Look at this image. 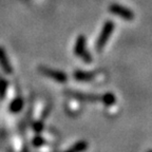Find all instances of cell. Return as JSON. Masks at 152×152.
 <instances>
[{
  "label": "cell",
  "mask_w": 152,
  "mask_h": 152,
  "mask_svg": "<svg viewBox=\"0 0 152 152\" xmlns=\"http://www.w3.org/2000/svg\"><path fill=\"white\" fill-rule=\"evenodd\" d=\"M71 96L77 98L79 100H85V102H100V96L97 95H86V94H81V93H70Z\"/></svg>",
  "instance_id": "5b68a950"
},
{
  "label": "cell",
  "mask_w": 152,
  "mask_h": 152,
  "mask_svg": "<svg viewBox=\"0 0 152 152\" xmlns=\"http://www.w3.org/2000/svg\"><path fill=\"white\" fill-rule=\"evenodd\" d=\"M39 70H40L41 73L45 74L47 77L54 79V80L57 81V83H64L68 80V76H66V74L61 71H57V70H53V69H50V68H45V66H40Z\"/></svg>",
  "instance_id": "277c9868"
},
{
  "label": "cell",
  "mask_w": 152,
  "mask_h": 152,
  "mask_svg": "<svg viewBox=\"0 0 152 152\" xmlns=\"http://www.w3.org/2000/svg\"><path fill=\"white\" fill-rule=\"evenodd\" d=\"M109 12L116 15V16H119L121 18H123L124 20H127V21H131L134 19V14L131 10L124 7V5L117 4V3H112L111 5H109Z\"/></svg>",
  "instance_id": "3957f363"
},
{
  "label": "cell",
  "mask_w": 152,
  "mask_h": 152,
  "mask_svg": "<svg viewBox=\"0 0 152 152\" xmlns=\"http://www.w3.org/2000/svg\"><path fill=\"white\" fill-rule=\"evenodd\" d=\"M88 148V142L86 140H80V142H76L75 145L72 146L69 150H66V152H83L85 150H87Z\"/></svg>",
  "instance_id": "52a82bcc"
},
{
  "label": "cell",
  "mask_w": 152,
  "mask_h": 152,
  "mask_svg": "<svg viewBox=\"0 0 152 152\" xmlns=\"http://www.w3.org/2000/svg\"><path fill=\"white\" fill-rule=\"evenodd\" d=\"M0 62H1V64H2V66H3V69H4L5 71L9 72V73H11V72H12L11 66H10V64L7 62V58H5V55H4V53H3L2 50H0Z\"/></svg>",
  "instance_id": "9c48e42d"
},
{
  "label": "cell",
  "mask_w": 152,
  "mask_h": 152,
  "mask_svg": "<svg viewBox=\"0 0 152 152\" xmlns=\"http://www.w3.org/2000/svg\"><path fill=\"white\" fill-rule=\"evenodd\" d=\"M74 78L78 81H90L91 79L94 78V74L90 73V72H85V71H75L73 73Z\"/></svg>",
  "instance_id": "8992f818"
},
{
  "label": "cell",
  "mask_w": 152,
  "mask_h": 152,
  "mask_svg": "<svg viewBox=\"0 0 152 152\" xmlns=\"http://www.w3.org/2000/svg\"><path fill=\"white\" fill-rule=\"evenodd\" d=\"M116 102V98L114 96V94L108 92L106 94H104L102 96H100V102H102L106 106H112L113 104H115Z\"/></svg>",
  "instance_id": "ba28073f"
},
{
  "label": "cell",
  "mask_w": 152,
  "mask_h": 152,
  "mask_svg": "<svg viewBox=\"0 0 152 152\" xmlns=\"http://www.w3.org/2000/svg\"><path fill=\"white\" fill-rule=\"evenodd\" d=\"M113 31L114 22L112 20H108V21L104 22V28H102V32H100L99 36L97 38V41H96V50H97V52H102V50L107 43L108 39L110 38L111 34L113 33Z\"/></svg>",
  "instance_id": "7a4b0ae2"
},
{
  "label": "cell",
  "mask_w": 152,
  "mask_h": 152,
  "mask_svg": "<svg viewBox=\"0 0 152 152\" xmlns=\"http://www.w3.org/2000/svg\"><path fill=\"white\" fill-rule=\"evenodd\" d=\"M148 152H152V150H149V151H148Z\"/></svg>",
  "instance_id": "4fadbf2b"
},
{
  "label": "cell",
  "mask_w": 152,
  "mask_h": 152,
  "mask_svg": "<svg viewBox=\"0 0 152 152\" xmlns=\"http://www.w3.org/2000/svg\"><path fill=\"white\" fill-rule=\"evenodd\" d=\"M22 106H23L22 99L17 98V99H15L14 102H12V104H11V109H12L13 112H19L20 110H21Z\"/></svg>",
  "instance_id": "30bf717a"
},
{
  "label": "cell",
  "mask_w": 152,
  "mask_h": 152,
  "mask_svg": "<svg viewBox=\"0 0 152 152\" xmlns=\"http://www.w3.org/2000/svg\"><path fill=\"white\" fill-rule=\"evenodd\" d=\"M86 45H87L86 37L83 35H79L75 41V45H74V54L76 56L80 57L83 61H85L86 64H90L92 61V57H91V55L87 51Z\"/></svg>",
  "instance_id": "6da1fadb"
},
{
  "label": "cell",
  "mask_w": 152,
  "mask_h": 152,
  "mask_svg": "<svg viewBox=\"0 0 152 152\" xmlns=\"http://www.w3.org/2000/svg\"><path fill=\"white\" fill-rule=\"evenodd\" d=\"M43 142H45V140H43L42 137H40V136H36L33 140V145H35V146H40V145H42Z\"/></svg>",
  "instance_id": "8fae6325"
},
{
  "label": "cell",
  "mask_w": 152,
  "mask_h": 152,
  "mask_svg": "<svg viewBox=\"0 0 152 152\" xmlns=\"http://www.w3.org/2000/svg\"><path fill=\"white\" fill-rule=\"evenodd\" d=\"M34 129H35L37 132H39V131H41L43 129V125L41 123H35L34 124Z\"/></svg>",
  "instance_id": "7c38bea8"
}]
</instances>
